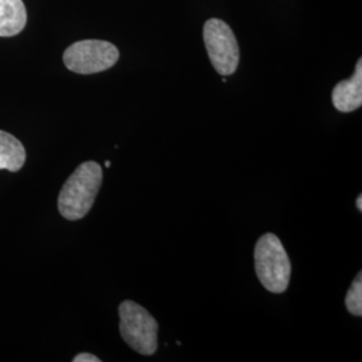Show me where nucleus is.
<instances>
[{"instance_id":"1","label":"nucleus","mask_w":362,"mask_h":362,"mask_svg":"<svg viewBox=\"0 0 362 362\" xmlns=\"http://www.w3.org/2000/svg\"><path fill=\"white\" fill-rule=\"evenodd\" d=\"M103 184V168L95 161L81 164L67 179L58 197L59 214L67 220L85 218Z\"/></svg>"},{"instance_id":"2","label":"nucleus","mask_w":362,"mask_h":362,"mask_svg":"<svg viewBox=\"0 0 362 362\" xmlns=\"http://www.w3.org/2000/svg\"><path fill=\"white\" fill-rule=\"evenodd\" d=\"M259 282L274 294L285 293L290 284L291 262L281 239L274 233L259 238L254 251Z\"/></svg>"},{"instance_id":"3","label":"nucleus","mask_w":362,"mask_h":362,"mask_svg":"<svg viewBox=\"0 0 362 362\" xmlns=\"http://www.w3.org/2000/svg\"><path fill=\"white\" fill-rule=\"evenodd\" d=\"M118 314L119 333L130 348L143 356L155 354L158 325L153 315L133 300H124Z\"/></svg>"},{"instance_id":"4","label":"nucleus","mask_w":362,"mask_h":362,"mask_svg":"<svg viewBox=\"0 0 362 362\" xmlns=\"http://www.w3.org/2000/svg\"><path fill=\"white\" fill-rule=\"evenodd\" d=\"M119 52L116 46L105 40H79L64 52L66 67L77 74H95L116 65Z\"/></svg>"},{"instance_id":"5","label":"nucleus","mask_w":362,"mask_h":362,"mask_svg":"<svg viewBox=\"0 0 362 362\" xmlns=\"http://www.w3.org/2000/svg\"><path fill=\"white\" fill-rule=\"evenodd\" d=\"M209 61L220 76H231L239 65V43L231 27L220 19H209L203 28Z\"/></svg>"},{"instance_id":"6","label":"nucleus","mask_w":362,"mask_h":362,"mask_svg":"<svg viewBox=\"0 0 362 362\" xmlns=\"http://www.w3.org/2000/svg\"><path fill=\"white\" fill-rule=\"evenodd\" d=\"M332 101L337 110L350 113L362 105V59H358L353 77L341 81L332 94Z\"/></svg>"},{"instance_id":"7","label":"nucleus","mask_w":362,"mask_h":362,"mask_svg":"<svg viewBox=\"0 0 362 362\" xmlns=\"http://www.w3.org/2000/svg\"><path fill=\"white\" fill-rule=\"evenodd\" d=\"M23 0H0V37H13L26 27Z\"/></svg>"},{"instance_id":"8","label":"nucleus","mask_w":362,"mask_h":362,"mask_svg":"<svg viewBox=\"0 0 362 362\" xmlns=\"http://www.w3.org/2000/svg\"><path fill=\"white\" fill-rule=\"evenodd\" d=\"M26 163V149L15 136L0 130V169L18 172Z\"/></svg>"},{"instance_id":"9","label":"nucleus","mask_w":362,"mask_h":362,"mask_svg":"<svg viewBox=\"0 0 362 362\" xmlns=\"http://www.w3.org/2000/svg\"><path fill=\"white\" fill-rule=\"evenodd\" d=\"M345 305L350 314L356 317L362 315V274L358 272L357 278L350 286L349 291L345 298Z\"/></svg>"},{"instance_id":"10","label":"nucleus","mask_w":362,"mask_h":362,"mask_svg":"<svg viewBox=\"0 0 362 362\" xmlns=\"http://www.w3.org/2000/svg\"><path fill=\"white\" fill-rule=\"evenodd\" d=\"M74 362H101V360L95 356H93L90 353H79L74 358Z\"/></svg>"},{"instance_id":"11","label":"nucleus","mask_w":362,"mask_h":362,"mask_svg":"<svg viewBox=\"0 0 362 362\" xmlns=\"http://www.w3.org/2000/svg\"><path fill=\"white\" fill-rule=\"evenodd\" d=\"M356 206L358 208V211L361 212L362 211V194H360L358 197H357V202H356Z\"/></svg>"},{"instance_id":"12","label":"nucleus","mask_w":362,"mask_h":362,"mask_svg":"<svg viewBox=\"0 0 362 362\" xmlns=\"http://www.w3.org/2000/svg\"><path fill=\"white\" fill-rule=\"evenodd\" d=\"M105 165H106V168H110V165H112V163H110V161H106V163H105Z\"/></svg>"}]
</instances>
